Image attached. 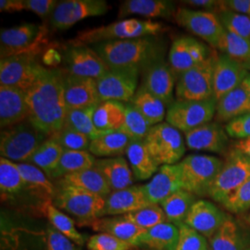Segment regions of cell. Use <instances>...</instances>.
<instances>
[{"label": "cell", "mask_w": 250, "mask_h": 250, "mask_svg": "<svg viewBox=\"0 0 250 250\" xmlns=\"http://www.w3.org/2000/svg\"><path fill=\"white\" fill-rule=\"evenodd\" d=\"M64 75L65 70L43 66L36 83L26 92L28 120L49 137L66 122Z\"/></svg>", "instance_id": "obj_1"}, {"label": "cell", "mask_w": 250, "mask_h": 250, "mask_svg": "<svg viewBox=\"0 0 250 250\" xmlns=\"http://www.w3.org/2000/svg\"><path fill=\"white\" fill-rule=\"evenodd\" d=\"M93 48L109 68H137L142 72L163 58V47L156 36L104 42Z\"/></svg>", "instance_id": "obj_2"}, {"label": "cell", "mask_w": 250, "mask_h": 250, "mask_svg": "<svg viewBox=\"0 0 250 250\" xmlns=\"http://www.w3.org/2000/svg\"><path fill=\"white\" fill-rule=\"evenodd\" d=\"M166 30L164 24L151 20L125 19L107 25L80 31L69 41V45H96L104 42L156 36Z\"/></svg>", "instance_id": "obj_3"}, {"label": "cell", "mask_w": 250, "mask_h": 250, "mask_svg": "<svg viewBox=\"0 0 250 250\" xmlns=\"http://www.w3.org/2000/svg\"><path fill=\"white\" fill-rule=\"evenodd\" d=\"M48 137L28 119L18 125L2 129L0 134L1 158L26 163Z\"/></svg>", "instance_id": "obj_4"}, {"label": "cell", "mask_w": 250, "mask_h": 250, "mask_svg": "<svg viewBox=\"0 0 250 250\" xmlns=\"http://www.w3.org/2000/svg\"><path fill=\"white\" fill-rule=\"evenodd\" d=\"M224 161L213 156L191 154L179 162L183 189L196 197H208Z\"/></svg>", "instance_id": "obj_5"}, {"label": "cell", "mask_w": 250, "mask_h": 250, "mask_svg": "<svg viewBox=\"0 0 250 250\" xmlns=\"http://www.w3.org/2000/svg\"><path fill=\"white\" fill-rule=\"evenodd\" d=\"M250 178V157L234 148L224 161L208 197L223 205Z\"/></svg>", "instance_id": "obj_6"}, {"label": "cell", "mask_w": 250, "mask_h": 250, "mask_svg": "<svg viewBox=\"0 0 250 250\" xmlns=\"http://www.w3.org/2000/svg\"><path fill=\"white\" fill-rule=\"evenodd\" d=\"M144 144L160 166L177 164L186 153V145L180 131L168 123L154 125Z\"/></svg>", "instance_id": "obj_7"}, {"label": "cell", "mask_w": 250, "mask_h": 250, "mask_svg": "<svg viewBox=\"0 0 250 250\" xmlns=\"http://www.w3.org/2000/svg\"><path fill=\"white\" fill-rule=\"evenodd\" d=\"M217 56L211 54L205 62L179 76L175 87L177 100H206L214 98L213 72Z\"/></svg>", "instance_id": "obj_8"}, {"label": "cell", "mask_w": 250, "mask_h": 250, "mask_svg": "<svg viewBox=\"0 0 250 250\" xmlns=\"http://www.w3.org/2000/svg\"><path fill=\"white\" fill-rule=\"evenodd\" d=\"M54 205L89 225L102 217L105 198L76 188H59L54 197Z\"/></svg>", "instance_id": "obj_9"}, {"label": "cell", "mask_w": 250, "mask_h": 250, "mask_svg": "<svg viewBox=\"0 0 250 250\" xmlns=\"http://www.w3.org/2000/svg\"><path fill=\"white\" fill-rule=\"evenodd\" d=\"M217 100H175L167 109L166 122L185 134L210 123L215 117Z\"/></svg>", "instance_id": "obj_10"}, {"label": "cell", "mask_w": 250, "mask_h": 250, "mask_svg": "<svg viewBox=\"0 0 250 250\" xmlns=\"http://www.w3.org/2000/svg\"><path fill=\"white\" fill-rule=\"evenodd\" d=\"M45 35L44 27L35 23L1 29V59L23 54L36 56L42 49Z\"/></svg>", "instance_id": "obj_11"}, {"label": "cell", "mask_w": 250, "mask_h": 250, "mask_svg": "<svg viewBox=\"0 0 250 250\" xmlns=\"http://www.w3.org/2000/svg\"><path fill=\"white\" fill-rule=\"evenodd\" d=\"M140 73L137 68H109L97 80L101 102L130 103L137 91Z\"/></svg>", "instance_id": "obj_12"}, {"label": "cell", "mask_w": 250, "mask_h": 250, "mask_svg": "<svg viewBox=\"0 0 250 250\" xmlns=\"http://www.w3.org/2000/svg\"><path fill=\"white\" fill-rule=\"evenodd\" d=\"M43 65L35 55H18L1 59L0 85L18 87L27 92L38 79Z\"/></svg>", "instance_id": "obj_13"}, {"label": "cell", "mask_w": 250, "mask_h": 250, "mask_svg": "<svg viewBox=\"0 0 250 250\" xmlns=\"http://www.w3.org/2000/svg\"><path fill=\"white\" fill-rule=\"evenodd\" d=\"M174 19L180 26L215 48L218 47L225 32V28L214 12L180 8L176 10Z\"/></svg>", "instance_id": "obj_14"}, {"label": "cell", "mask_w": 250, "mask_h": 250, "mask_svg": "<svg viewBox=\"0 0 250 250\" xmlns=\"http://www.w3.org/2000/svg\"><path fill=\"white\" fill-rule=\"evenodd\" d=\"M110 9L105 0H64L60 1L50 17L56 30H67L84 19L102 16Z\"/></svg>", "instance_id": "obj_15"}, {"label": "cell", "mask_w": 250, "mask_h": 250, "mask_svg": "<svg viewBox=\"0 0 250 250\" xmlns=\"http://www.w3.org/2000/svg\"><path fill=\"white\" fill-rule=\"evenodd\" d=\"M64 62L69 73L95 80L109 70L105 61L88 45H70L65 49Z\"/></svg>", "instance_id": "obj_16"}, {"label": "cell", "mask_w": 250, "mask_h": 250, "mask_svg": "<svg viewBox=\"0 0 250 250\" xmlns=\"http://www.w3.org/2000/svg\"><path fill=\"white\" fill-rule=\"evenodd\" d=\"M205 44L197 39L183 36L174 40L169 51V66L174 76H179L209 58Z\"/></svg>", "instance_id": "obj_17"}, {"label": "cell", "mask_w": 250, "mask_h": 250, "mask_svg": "<svg viewBox=\"0 0 250 250\" xmlns=\"http://www.w3.org/2000/svg\"><path fill=\"white\" fill-rule=\"evenodd\" d=\"M141 88L147 91L170 107L174 102V74L163 58L150 64L141 72Z\"/></svg>", "instance_id": "obj_18"}, {"label": "cell", "mask_w": 250, "mask_h": 250, "mask_svg": "<svg viewBox=\"0 0 250 250\" xmlns=\"http://www.w3.org/2000/svg\"><path fill=\"white\" fill-rule=\"evenodd\" d=\"M64 93L68 110L98 106L101 103L97 80L75 76L66 70Z\"/></svg>", "instance_id": "obj_19"}, {"label": "cell", "mask_w": 250, "mask_h": 250, "mask_svg": "<svg viewBox=\"0 0 250 250\" xmlns=\"http://www.w3.org/2000/svg\"><path fill=\"white\" fill-rule=\"evenodd\" d=\"M228 218L229 216L213 203L199 199L191 208L185 224L209 239Z\"/></svg>", "instance_id": "obj_20"}, {"label": "cell", "mask_w": 250, "mask_h": 250, "mask_svg": "<svg viewBox=\"0 0 250 250\" xmlns=\"http://www.w3.org/2000/svg\"><path fill=\"white\" fill-rule=\"evenodd\" d=\"M250 72L225 54L217 56L213 72V90L217 101L242 85Z\"/></svg>", "instance_id": "obj_21"}, {"label": "cell", "mask_w": 250, "mask_h": 250, "mask_svg": "<svg viewBox=\"0 0 250 250\" xmlns=\"http://www.w3.org/2000/svg\"><path fill=\"white\" fill-rule=\"evenodd\" d=\"M142 187L148 202L150 204H160L167 197L183 189L179 163L162 165L151 180Z\"/></svg>", "instance_id": "obj_22"}, {"label": "cell", "mask_w": 250, "mask_h": 250, "mask_svg": "<svg viewBox=\"0 0 250 250\" xmlns=\"http://www.w3.org/2000/svg\"><path fill=\"white\" fill-rule=\"evenodd\" d=\"M150 205L144 193L142 186H132L111 192L105 198L102 217L124 216ZM101 217V218H102Z\"/></svg>", "instance_id": "obj_23"}, {"label": "cell", "mask_w": 250, "mask_h": 250, "mask_svg": "<svg viewBox=\"0 0 250 250\" xmlns=\"http://www.w3.org/2000/svg\"><path fill=\"white\" fill-rule=\"evenodd\" d=\"M26 92L18 87L0 85V125L5 129L28 119Z\"/></svg>", "instance_id": "obj_24"}, {"label": "cell", "mask_w": 250, "mask_h": 250, "mask_svg": "<svg viewBox=\"0 0 250 250\" xmlns=\"http://www.w3.org/2000/svg\"><path fill=\"white\" fill-rule=\"evenodd\" d=\"M227 133L218 123H208L185 134L189 149L222 153L228 143Z\"/></svg>", "instance_id": "obj_25"}, {"label": "cell", "mask_w": 250, "mask_h": 250, "mask_svg": "<svg viewBox=\"0 0 250 250\" xmlns=\"http://www.w3.org/2000/svg\"><path fill=\"white\" fill-rule=\"evenodd\" d=\"M89 225L94 231L108 233L132 247L141 246V238L146 232V230L128 221L125 216L102 217Z\"/></svg>", "instance_id": "obj_26"}, {"label": "cell", "mask_w": 250, "mask_h": 250, "mask_svg": "<svg viewBox=\"0 0 250 250\" xmlns=\"http://www.w3.org/2000/svg\"><path fill=\"white\" fill-rule=\"evenodd\" d=\"M94 168L99 170L112 192L132 187L134 184V173L124 157L97 159Z\"/></svg>", "instance_id": "obj_27"}, {"label": "cell", "mask_w": 250, "mask_h": 250, "mask_svg": "<svg viewBox=\"0 0 250 250\" xmlns=\"http://www.w3.org/2000/svg\"><path fill=\"white\" fill-rule=\"evenodd\" d=\"M175 4L167 0H126L122 2L118 18L138 15L147 19H170L175 15Z\"/></svg>", "instance_id": "obj_28"}, {"label": "cell", "mask_w": 250, "mask_h": 250, "mask_svg": "<svg viewBox=\"0 0 250 250\" xmlns=\"http://www.w3.org/2000/svg\"><path fill=\"white\" fill-rule=\"evenodd\" d=\"M58 186L59 188H76L104 198L112 192L105 179L94 167L59 179Z\"/></svg>", "instance_id": "obj_29"}, {"label": "cell", "mask_w": 250, "mask_h": 250, "mask_svg": "<svg viewBox=\"0 0 250 250\" xmlns=\"http://www.w3.org/2000/svg\"><path fill=\"white\" fill-rule=\"evenodd\" d=\"M250 113V97L240 85L217 101L216 123H229L234 118Z\"/></svg>", "instance_id": "obj_30"}, {"label": "cell", "mask_w": 250, "mask_h": 250, "mask_svg": "<svg viewBox=\"0 0 250 250\" xmlns=\"http://www.w3.org/2000/svg\"><path fill=\"white\" fill-rule=\"evenodd\" d=\"M126 156L134 179L137 181L151 178L160 169V165L152 158L146 145L141 141L131 142L126 150Z\"/></svg>", "instance_id": "obj_31"}, {"label": "cell", "mask_w": 250, "mask_h": 250, "mask_svg": "<svg viewBox=\"0 0 250 250\" xmlns=\"http://www.w3.org/2000/svg\"><path fill=\"white\" fill-rule=\"evenodd\" d=\"M208 240L209 250H248L241 228L230 217Z\"/></svg>", "instance_id": "obj_32"}, {"label": "cell", "mask_w": 250, "mask_h": 250, "mask_svg": "<svg viewBox=\"0 0 250 250\" xmlns=\"http://www.w3.org/2000/svg\"><path fill=\"white\" fill-rule=\"evenodd\" d=\"M197 197L187 190L181 189L160 203L167 222L177 227L186 223L191 208L196 203Z\"/></svg>", "instance_id": "obj_33"}, {"label": "cell", "mask_w": 250, "mask_h": 250, "mask_svg": "<svg viewBox=\"0 0 250 250\" xmlns=\"http://www.w3.org/2000/svg\"><path fill=\"white\" fill-rule=\"evenodd\" d=\"M125 104L118 101H104L96 107L94 124L102 133L120 131L125 123Z\"/></svg>", "instance_id": "obj_34"}, {"label": "cell", "mask_w": 250, "mask_h": 250, "mask_svg": "<svg viewBox=\"0 0 250 250\" xmlns=\"http://www.w3.org/2000/svg\"><path fill=\"white\" fill-rule=\"evenodd\" d=\"M131 143L129 137L121 131L110 132L92 140L88 151L96 158L123 157Z\"/></svg>", "instance_id": "obj_35"}, {"label": "cell", "mask_w": 250, "mask_h": 250, "mask_svg": "<svg viewBox=\"0 0 250 250\" xmlns=\"http://www.w3.org/2000/svg\"><path fill=\"white\" fill-rule=\"evenodd\" d=\"M179 241V227L168 222L146 230L141 246L154 250H176Z\"/></svg>", "instance_id": "obj_36"}, {"label": "cell", "mask_w": 250, "mask_h": 250, "mask_svg": "<svg viewBox=\"0 0 250 250\" xmlns=\"http://www.w3.org/2000/svg\"><path fill=\"white\" fill-rule=\"evenodd\" d=\"M96 161L97 158L89 151L64 149L61 161L49 178L61 179L74 172L93 168Z\"/></svg>", "instance_id": "obj_37"}, {"label": "cell", "mask_w": 250, "mask_h": 250, "mask_svg": "<svg viewBox=\"0 0 250 250\" xmlns=\"http://www.w3.org/2000/svg\"><path fill=\"white\" fill-rule=\"evenodd\" d=\"M130 103L152 126L161 124L166 118L165 104L141 87L137 89Z\"/></svg>", "instance_id": "obj_38"}, {"label": "cell", "mask_w": 250, "mask_h": 250, "mask_svg": "<svg viewBox=\"0 0 250 250\" xmlns=\"http://www.w3.org/2000/svg\"><path fill=\"white\" fill-rule=\"evenodd\" d=\"M43 212L48 219L51 226L70 238L74 244L83 246L84 244V237L75 227L72 218L62 211L54 205L51 200H45L43 203Z\"/></svg>", "instance_id": "obj_39"}, {"label": "cell", "mask_w": 250, "mask_h": 250, "mask_svg": "<svg viewBox=\"0 0 250 250\" xmlns=\"http://www.w3.org/2000/svg\"><path fill=\"white\" fill-rule=\"evenodd\" d=\"M64 148L53 138L48 137L42 144L26 163L33 164L43 170L47 177L51 175L62 159Z\"/></svg>", "instance_id": "obj_40"}, {"label": "cell", "mask_w": 250, "mask_h": 250, "mask_svg": "<svg viewBox=\"0 0 250 250\" xmlns=\"http://www.w3.org/2000/svg\"><path fill=\"white\" fill-rule=\"evenodd\" d=\"M19 170L25 184V188L33 189L36 193L51 200L55 197L57 188L41 169L30 163H17Z\"/></svg>", "instance_id": "obj_41"}, {"label": "cell", "mask_w": 250, "mask_h": 250, "mask_svg": "<svg viewBox=\"0 0 250 250\" xmlns=\"http://www.w3.org/2000/svg\"><path fill=\"white\" fill-rule=\"evenodd\" d=\"M217 48L250 71V41L225 30Z\"/></svg>", "instance_id": "obj_42"}, {"label": "cell", "mask_w": 250, "mask_h": 250, "mask_svg": "<svg viewBox=\"0 0 250 250\" xmlns=\"http://www.w3.org/2000/svg\"><path fill=\"white\" fill-rule=\"evenodd\" d=\"M98 106L68 110L65 125L87 135L91 140L107 134L99 131L94 124V113Z\"/></svg>", "instance_id": "obj_43"}, {"label": "cell", "mask_w": 250, "mask_h": 250, "mask_svg": "<svg viewBox=\"0 0 250 250\" xmlns=\"http://www.w3.org/2000/svg\"><path fill=\"white\" fill-rule=\"evenodd\" d=\"M152 127L131 103L125 104V123L120 131L126 134L131 142H144Z\"/></svg>", "instance_id": "obj_44"}, {"label": "cell", "mask_w": 250, "mask_h": 250, "mask_svg": "<svg viewBox=\"0 0 250 250\" xmlns=\"http://www.w3.org/2000/svg\"><path fill=\"white\" fill-rule=\"evenodd\" d=\"M25 188L17 163L5 158L0 159V190L2 196H13Z\"/></svg>", "instance_id": "obj_45"}, {"label": "cell", "mask_w": 250, "mask_h": 250, "mask_svg": "<svg viewBox=\"0 0 250 250\" xmlns=\"http://www.w3.org/2000/svg\"><path fill=\"white\" fill-rule=\"evenodd\" d=\"M125 218L144 230L167 222V218L160 204H150L132 213L124 215Z\"/></svg>", "instance_id": "obj_46"}, {"label": "cell", "mask_w": 250, "mask_h": 250, "mask_svg": "<svg viewBox=\"0 0 250 250\" xmlns=\"http://www.w3.org/2000/svg\"><path fill=\"white\" fill-rule=\"evenodd\" d=\"M50 137L60 144L65 150L88 151L92 141L87 135L66 125Z\"/></svg>", "instance_id": "obj_47"}, {"label": "cell", "mask_w": 250, "mask_h": 250, "mask_svg": "<svg viewBox=\"0 0 250 250\" xmlns=\"http://www.w3.org/2000/svg\"><path fill=\"white\" fill-rule=\"evenodd\" d=\"M218 17L225 30L250 42V16L230 10H222Z\"/></svg>", "instance_id": "obj_48"}, {"label": "cell", "mask_w": 250, "mask_h": 250, "mask_svg": "<svg viewBox=\"0 0 250 250\" xmlns=\"http://www.w3.org/2000/svg\"><path fill=\"white\" fill-rule=\"evenodd\" d=\"M176 250H209V246L205 236L184 224L179 226Z\"/></svg>", "instance_id": "obj_49"}, {"label": "cell", "mask_w": 250, "mask_h": 250, "mask_svg": "<svg viewBox=\"0 0 250 250\" xmlns=\"http://www.w3.org/2000/svg\"><path fill=\"white\" fill-rule=\"evenodd\" d=\"M86 247L89 250H130L133 248L128 243L105 232L92 235L86 243Z\"/></svg>", "instance_id": "obj_50"}, {"label": "cell", "mask_w": 250, "mask_h": 250, "mask_svg": "<svg viewBox=\"0 0 250 250\" xmlns=\"http://www.w3.org/2000/svg\"><path fill=\"white\" fill-rule=\"evenodd\" d=\"M223 206L233 213H242L250 209V178Z\"/></svg>", "instance_id": "obj_51"}, {"label": "cell", "mask_w": 250, "mask_h": 250, "mask_svg": "<svg viewBox=\"0 0 250 250\" xmlns=\"http://www.w3.org/2000/svg\"><path fill=\"white\" fill-rule=\"evenodd\" d=\"M229 136L237 139L250 138V113L234 118L224 127Z\"/></svg>", "instance_id": "obj_52"}, {"label": "cell", "mask_w": 250, "mask_h": 250, "mask_svg": "<svg viewBox=\"0 0 250 250\" xmlns=\"http://www.w3.org/2000/svg\"><path fill=\"white\" fill-rule=\"evenodd\" d=\"M73 242L52 226L46 229L47 250H78Z\"/></svg>", "instance_id": "obj_53"}, {"label": "cell", "mask_w": 250, "mask_h": 250, "mask_svg": "<svg viewBox=\"0 0 250 250\" xmlns=\"http://www.w3.org/2000/svg\"><path fill=\"white\" fill-rule=\"evenodd\" d=\"M58 3L56 0H23V9L34 12L40 18H50Z\"/></svg>", "instance_id": "obj_54"}, {"label": "cell", "mask_w": 250, "mask_h": 250, "mask_svg": "<svg viewBox=\"0 0 250 250\" xmlns=\"http://www.w3.org/2000/svg\"><path fill=\"white\" fill-rule=\"evenodd\" d=\"M222 10H230L250 16V0H225L222 1Z\"/></svg>", "instance_id": "obj_55"}, {"label": "cell", "mask_w": 250, "mask_h": 250, "mask_svg": "<svg viewBox=\"0 0 250 250\" xmlns=\"http://www.w3.org/2000/svg\"><path fill=\"white\" fill-rule=\"evenodd\" d=\"M183 4L188 5L190 7H196V8H200L203 9L205 11H222L223 6H222V1H215V0H187L183 1Z\"/></svg>", "instance_id": "obj_56"}, {"label": "cell", "mask_w": 250, "mask_h": 250, "mask_svg": "<svg viewBox=\"0 0 250 250\" xmlns=\"http://www.w3.org/2000/svg\"><path fill=\"white\" fill-rule=\"evenodd\" d=\"M23 9V0H1L0 11L1 12H20Z\"/></svg>", "instance_id": "obj_57"}, {"label": "cell", "mask_w": 250, "mask_h": 250, "mask_svg": "<svg viewBox=\"0 0 250 250\" xmlns=\"http://www.w3.org/2000/svg\"><path fill=\"white\" fill-rule=\"evenodd\" d=\"M234 148L250 157V138L242 139L234 144Z\"/></svg>", "instance_id": "obj_58"}, {"label": "cell", "mask_w": 250, "mask_h": 250, "mask_svg": "<svg viewBox=\"0 0 250 250\" xmlns=\"http://www.w3.org/2000/svg\"><path fill=\"white\" fill-rule=\"evenodd\" d=\"M61 61V56L57 53L55 50H49L45 54V58H44V62L47 65H53L60 62Z\"/></svg>", "instance_id": "obj_59"}, {"label": "cell", "mask_w": 250, "mask_h": 250, "mask_svg": "<svg viewBox=\"0 0 250 250\" xmlns=\"http://www.w3.org/2000/svg\"><path fill=\"white\" fill-rule=\"evenodd\" d=\"M242 85H243V87L246 89V91L248 92V94L250 95V73L248 74V76L246 77V79L243 82Z\"/></svg>", "instance_id": "obj_60"}, {"label": "cell", "mask_w": 250, "mask_h": 250, "mask_svg": "<svg viewBox=\"0 0 250 250\" xmlns=\"http://www.w3.org/2000/svg\"><path fill=\"white\" fill-rule=\"evenodd\" d=\"M249 221H250V217H249Z\"/></svg>", "instance_id": "obj_61"}, {"label": "cell", "mask_w": 250, "mask_h": 250, "mask_svg": "<svg viewBox=\"0 0 250 250\" xmlns=\"http://www.w3.org/2000/svg\"></svg>", "instance_id": "obj_62"}]
</instances>
